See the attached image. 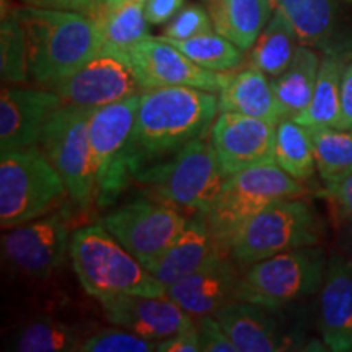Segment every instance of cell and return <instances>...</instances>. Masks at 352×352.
Masks as SVG:
<instances>
[{
    "instance_id": "cell-1",
    "label": "cell",
    "mask_w": 352,
    "mask_h": 352,
    "mask_svg": "<svg viewBox=\"0 0 352 352\" xmlns=\"http://www.w3.org/2000/svg\"><path fill=\"white\" fill-rule=\"evenodd\" d=\"M217 111L219 98L212 91L191 87L144 90L118 171L120 196L140 171L162 164L192 140L206 138Z\"/></svg>"
},
{
    "instance_id": "cell-2",
    "label": "cell",
    "mask_w": 352,
    "mask_h": 352,
    "mask_svg": "<svg viewBox=\"0 0 352 352\" xmlns=\"http://www.w3.org/2000/svg\"><path fill=\"white\" fill-rule=\"evenodd\" d=\"M28 44V69L47 87L83 67L101 51L95 20L82 12L26 6L15 8Z\"/></svg>"
},
{
    "instance_id": "cell-3",
    "label": "cell",
    "mask_w": 352,
    "mask_h": 352,
    "mask_svg": "<svg viewBox=\"0 0 352 352\" xmlns=\"http://www.w3.org/2000/svg\"><path fill=\"white\" fill-rule=\"evenodd\" d=\"M69 256L78 283L96 300L114 296H166L164 285L101 222L72 233Z\"/></svg>"
},
{
    "instance_id": "cell-4",
    "label": "cell",
    "mask_w": 352,
    "mask_h": 352,
    "mask_svg": "<svg viewBox=\"0 0 352 352\" xmlns=\"http://www.w3.org/2000/svg\"><path fill=\"white\" fill-rule=\"evenodd\" d=\"M69 197L39 147L0 152V226L13 228L54 212Z\"/></svg>"
},
{
    "instance_id": "cell-5",
    "label": "cell",
    "mask_w": 352,
    "mask_h": 352,
    "mask_svg": "<svg viewBox=\"0 0 352 352\" xmlns=\"http://www.w3.org/2000/svg\"><path fill=\"white\" fill-rule=\"evenodd\" d=\"M302 195H305V188L300 179L279 165H258L223 179L217 197L204 214L214 239L228 253L232 239L250 219L272 202Z\"/></svg>"
},
{
    "instance_id": "cell-6",
    "label": "cell",
    "mask_w": 352,
    "mask_h": 352,
    "mask_svg": "<svg viewBox=\"0 0 352 352\" xmlns=\"http://www.w3.org/2000/svg\"><path fill=\"white\" fill-rule=\"evenodd\" d=\"M323 230V220L308 202L298 197L280 199L236 232L228 245V254L245 270L279 253L318 245Z\"/></svg>"
},
{
    "instance_id": "cell-7",
    "label": "cell",
    "mask_w": 352,
    "mask_h": 352,
    "mask_svg": "<svg viewBox=\"0 0 352 352\" xmlns=\"http://www.w3.org/2000/svg\"><path fill=\"white\" fill-rule=\"evenodd\" d=\"M327 266V253L318 245L279 253L245 267L235 298L280 310L318 292Z\"/></svg>"
},
{
    "instance_id": "cell-8",
    "label": "cell",
    "mask_w": 352,
    "mask_h": 352,
    "mask_svg": "<svg viewBox=\"0 0 352 352\" xmlns=\"http://www.w3.org/2000/svg\"><path fill=\"white\" fill-rule=\"evenodd\" d=\"M135 182L151 188L158 199L208 212L222 188L223 176L212 140L199 138L162 164L140 171Z\"/></svg>"
},
{
    "instance_id": "cell-9",
    "label": "cell",
    "mask_w": 352,
    "mask_h": 352,
    "mask_svg": "<svg viewBox=\"0 0 352 352\" xmlns=\"http://www.w3.org/2000/svg\"><path fill=\"white\" fill-rule=\"evenodd\" d=\"M91 111V108L65 103L52 114L39 139V148L63 178L69 199L85 212L96 202L94 162L88 135Z\"/></svg>"
},
{
    "instance_id": "cell-10",
    "label": "cell",
    "mask_w": 352,
    "mask_h": 352,
    "mask_svg": "<svg viewBox=\"0 0 352 352\" xmlns=\"http://www.w3.org/2000/svg\"><path fill=\"white\" fill-rule=\"evenodd\" d=\"M178 206L168 201L138 199L104 215L101 223L140 263L165 252L186 227Z\"/></svg>"
},
{
    "instance_id": "cell-11",
    "label": "cell",
    "mask_w": 352,
    "mask_h": 352,
    "mask_svg": "<svg viewBox=\"0 0 352 352\" xmlns=\"http://www.w3.org/2000/svg\"><path fill=\"white\" fill-rule=\"evenodd\" d=\"M140 94L91 111L88 135L96 184V204L100 208H108L120 197L118 171L138 118Z\"/></svg>"
},
{
    "instance_id": "cell-12",
    "label": "cell",
    "mask_w": 352,
    "mask_h": 352,
    "mask_svg": "<svg viewBox=\"0 0 352 352\" xmlns=\"http://www.w3.org/2000/svg\"><path fill=\"white\" fill-rule=\"evenodd\" d=\"M140 90L165 87H191L220 94L230 74L214 72L192 63L178 47L162 36H147L124 54Z\"/></svg>"
},
{
    "instance_id": "cell-13",
    "label": "cell",
    "mask_w": 352,
    "mask_h": 352,
    "mask_svg": "<svg viewBox=\"0 0 352 352\" xmlns=\"http://www.w3.org/2000/svg\"><path fill=\"white\" fill-rule=\"evenodd\" d=\"M70 248V230L63 210L30 220L2 236L8 263L34 279H47L64 263Z\"/></svg>"
},
{
    "instance_id": "cell-14",
    "label": "cell",
    "mask_w": 352,
    "mask_h": 352,
    "mask_svg": "<svg viewBox=\"0 0 352 352\" xmlns=\"http://www.w3.org/2000/svg\"><path fill=\"white\" fill-rule=\"evenodd\" d=\"M46 88L59 95L64 103L91 109L107 107L142 91L124 57L104 50L72 76L60 78Z\"/></svg>"
},
{
    "instance_id": "cell-15",
    "label": "cell",
    "mask_w": 352,
    "mask_h": 352,
    "mask_svg": "<svg viewBox=\"0 0 352 352\" xmlns=\"http://www.w3.org/2000/svg\"><path fill=\"white\" fill-rule=\"evenodd\" d=\"M223 179L246 168L276 164V124L222 111L210 129Z\"/></svg>"
},
{
    "instance_id": "cell-16",
    "label": "cell",
    "mask_w": 352,
    "mask_h": 352,
    "mask_svg": "<svg viewBox=\"0 0 352 352\" xmlns=\"http://www.w3.org/2000/svg\"><path fill=\"white\" fill-rule=\"evenodd\" d=\"M64 100L54 91L3 87L0 95V151L39 147L44 126Z\"/></svg>"
},
{
    "instance_id": "cell-17",
    "label": "cell",
    "mask_w": 352,
    "mask_h": 352,
    "mask_svg": "<svg viewBox=\"0 0 352 352\" xmlns=\"http://www.w3.org/2000/svg\"><path fill=\"white\" fill-rule=\"evenodd\" d=\"M98 302L109 323L152 341L196 327V320L168 296H114Z\"/></svg>"
},
{
    "instance_id": "cell-18",
    "label": "cell",
    "mask_w": 352,
    "mask_h": 352,
    "mask_svg": "<svg viewBox=\"0 0 352 352\" xmlns=\"http://www.w3.org/2000/svg\"><path fill=\"white\" fill-rule=\"evenodd\" d=\"M220 254H228L214 239L204 212L188 219L186 227L164 253L142 263L151 274L168 289Z\"/></svg>"
},
{
    "instance_id": "cell-19",
    "label": "cell",
    "mask_w": 352,
    "mask_h": 352,
    "mask_svg": "<svg viewBox=\"0 0 352 352\" xmlns=\"http://www.w3.org/2000/svg\"><path fill=\"white\" fill-rule=\"evenodd\" d=\"M320 333L334 352H352V259L344 254L328 258L320 287Z\"/></svg>"
},
{
    "instance_id": "cell-20",
    "label": "cell",
    "mask_w": 352,
    "mask_h": 352,
    "mask_svg": "<svg viewBox=\"0 0 352 352\" xmlns=\"http://www.w3.org/2000/svg\"><path fill=\"white\" fill-rule=\"evenodd\" d=\"M240 276L227 254H220L201 270L170 285L166 296L197 320L214 315L220 307L235 298Z\"/></svg>"
},
{
    "instance_id": "cell-21",
    "label": "cell",
    "mask_w": 352,
    "mask_h": 352,
    "mask_svg": "<svg viewBox=\"0 0 352 352\" xmlns=\"http://www.w3.org/2000/svg\"><path fill=\"white\" fill-rule=\"evenodd\" d=\"M276 311L279 310L233 298L214 316L239 352L287 351L290 341L280 329Z\"/></svg>"
},
{
    "instance_id": "cell-22",
    "label": "cell",
    "mask_w": 352,
    "mask_h": 352,
    "mask_svg": "<svg viewBox=\"0 0 352 352\" xmlns=\"http://www.w3.org/2000/svg\"><path fill=\"white\" fill-rule=\"evenodd\" d=\"M217 98L220 113L245 114L272 124L284 120L271 80H267L266 74L254 65L230 76Z\"/></svg>"
},
{
    "instance_id": "cell-23",
    "label": "cell",
    "mask_w": 352,
    "mask_h": 352,
    "mask_svg": "<svg viewBox=\"0 0 352 352\" xmlns=\"http://www.w3.org/2000/svg\"><path fill=\"white\" fill-rule=\"evenodd\" d=\"M214 30L243 51L252 50L276 8L271 0H206Z\"/></svg>"
},
{
    "instance_id": "cell-24",
    "label": "cell",
    "mask_w": 352,
    "mask_h": 352,
    "mask_svg": "<svg viewBox=\"0 0 352 352\" xmlns=\"http://www.w3.org/2000/svg\"><path fill=\"white\" fill-rule=\"evenodd\" d=\"M90 16L98 28L101 50L122 57L132 46L151 36V23L145 19L144 2L124 0L116 6H98Z\"/></svg>"
},
{
    "instance_id": "cell-25",
    "label": "cell",
    "mask_w": 352,
    "mask_h": 352,
    "mask_svg": "<svg viewBox=\"0 0 352 352\" xmlns=\"http://www.w3.org/2000/svg\"><path fill=\"white\" fill-rule=\"evenodd\" d=\"M321 60L310 46L300 44L296 56L280 76L272 77V88L284 118H297L314 96Z\"/></svg>"
},
{
    "instance_id": "cell-26",
    "label": "cell",
    "mask_w": 352,
    "mask_h": 352,
    "mask_svg": "<svg viewBox=\"0 0 352 352\" xmlns=\"http://www.w3.org/2000/svg\"><path fill=\"white\" fill-rule=\"evenodd\" d=\"M344 67V60L340 56H324L320 63L318 78L310 104L292 120L305 127H336L341 116V80Z\"/></svg>"
},
{
    "instance_id": "cell-27",
    "label": "cell",
    "mask_w": 352,
    "mask_h": 352,
    "mask_svg": "<svg viewBox=\"0 0 352 352\" xmlns=\"http://www.w3.org/2000/svg\"><path fill=\"white\" fill-rule=\"evenodd\" d=\"M297 33L279 8L259 33L256 43L253 44L250 63L263 70L266 76L277 77L289 67L297 52Z\"/></svg>"
},
{
    "instance_id": "cell-28",
    "label": "cell",
    "mask_w": 352,
    "mask_h": 352,
    "mask_svg": "<svg viewBox=\"0 0 352 352\" xmlns=\"http://www.w3.org/2000/svg\"><path fill=\"white\" fill-rule=\"evenodd\" d=\"M276 164L300 182L316 170L310 131L292 118H284L276 124Z\"/></svg>"
},
{
    "instance_id": "cell-29",
    "label": "cell",
    "mask_w": 352,
    "mask_h": 352,
    "mask_svg": "<svg viewBox=\"0 0 352 352\" xmlns=\"http://www.w3.org/2000/svg\"><path fill=\"white\" fill-rule=\"evenodd\" d=\"M85 340L72 324L54 318H36L19 329L12 341L13 351L20 352H76Z\"/></svg>"
},
{
    "instance_id": "cell-30",
    "label": "cell",
    "mask_w": 352,
    "mask_h": 352,
    "mask_svg": "<svg viewBox=\"0 0 352 352\" xmlns=\"http://www.w3.org/2000/svg\"><path fill=\"white\" fill-rule=\"evenodd\" d=\"M276 8L292 23L300 44H323L331 36L336 20L334 0H280Z\"/></svg>"
},
{
    "instance_id": "cell-31",
    "label": "cell",
    "mask_w": 352,
    "mask_h": 352,
    "mask_svg": "<svg viewBox=\"0 0 352 352\" xmlns=\"http://www.w3.org/2000/svg\"><path fill=\"white\" fill-rule=\"evenodd\" d=\"M314 139L316 170L324 183H334L352 173V134L331 126L308 127Z\"/></svg>"
},
{
    "instance_id": "cell-32",
    "label": "cell",
    "mask_w": 352,
    "mask_h": 352,
    "mask_svg": "<svg viewBox=\"0 0 352 352\" xmlns=\"http://www.w3.org/2000/svg\"><path fill=\"white\" fill-rule=\"evenodd\" d=\"M162 38L178 47L192 63L214 72H232L243 63V50L215 30L189 39H170L164 34Z\"/></svg>"
},
{
    "instance_id": "cell-33",
    "label": "cell",
    "mask_w": 352,
    "mask_h": 352,
    "mask_svg": "<svg viewBox=\"0 0 352 352\" xmlns=\"http://www.w3.org/2000/svg\"><path fill=\"white\" fill-rule=\"evenodd\" d=\"M0 77L6 85L25 83L30 77L26 34L15 10L3 13L0 23Z\"/></svg>"
},
{
    "instance_id": "cell-34",
    "label": "cell",
    "mask_w": 352,
    "mask_h": 352,
    "mask_svg": "<svg viewBox=\"0 0 352 352\" xmlns=\"http://www.w3.org/2000/svg\"><path fill=\"white\" fill-rule=\"evenodd\" d=\"M80 352H152L157 351V341L147 340L129 329L103 328L85 336Z\"/></svg>"
},
{
    "instance_id": "cell-35",
    "label": "cell",
    "mask_w": 352,
    "mask_h": 352,
    "mask_svg": "<svg viewBox=\"0 0 352 352\" xmlns=\"http://www.w3.org/2000/svg\"><path fill=\"white\" fill-rule=\"evenodd\" d=\"M209 32H214V23L208 7L189 3L166 23L164 36L170 39H189Z\"/></svg>"
},
{
    "instance_id": "cell-36",
    "label": "cell",
    "mask_w": 352,
    "mask_h": 352,
    "mask_svg": "<svg viewBox=\"0 0 352 352\" xmlns=\"http://www.w3.org/2000/svg\"><path fill=\"white\" fill-rule=\"evenodd\" d=\"M202 352H239L214 315H206L196 320Z\"/></svg>"
},
{
    "instance_id": "cell-37",
    "label": "cell",
    "mask_w": 352,
    "mask_h": 352,
    "mask_svg": "<svg viewBox=\"0 0 352 352\" xmlns=\"http://www.w3.org/2000/svg\"><path fill=\"white\" fill-rule=\"evenodd\" d=\"M158 352H201V341L197 327L182 329L165 340L157 341Z\"/></svg>"
},
{
    "instance_id": "cell-38",
    "label": "cell",
    "mask_w": 352,
    "mask_h": 352,
    "mask_svg": "<svg viewBox=\"0 0 352 352\" xmlns=\"http://www.w3.org/2000/svg\"><path fill=\"white\" fill-rule=\"evenodd\" d=\"M184 7V0H145V19L151 25H166Z\"/></svg>"
},
{
    "instance_id": "cell-39",
    "label": "cell",
    "mask_w": 352,
    "mask_h": 352,
    "mask_svg": "<svg viewBox=\"0 0 352 352\" xmlns=\"http://www.w3.org/2000/svg\"><path fill=\"white\" fill-rule=\"evenodd\" d=\"M327 192L338 206L342 217L352 222V173L340 182L327 183Z\"/></svg>"
},
{
    "instance_id": "cell-40",
    "label": "cell",
    "mask_w": 352,
    "mask_h": 352,
    "mask_svg": "<svg viewBox=\"0 0 352 352\" xmlns=\"http://www.w3.org/2000/svg\"><path fill=\"white\" fill-rule=\"evenodd\" d=\"M26 6L39 8H54V10L82 12L91 15L100 6L101 0H21Z\"/></svg>"
},
{
    "instance_id": "cell-41",
    "label": "cell",
    "mask_w": 352,
    "mask_h": 352,
    "mask_svg": "<svg viewBox=\"0 0 352 352\" xmlns=\"http://www.w3.org/2000/svg\"><path fill=\"white\" fill-rule=\"evenodd\" d=\"M338 129L349 131L352 127V63L346 64L341 80V116Z\"/></svg>"
},
{
    "instance_id": "cell-42",
    "label": "cell",
    "mask_w": 352,
    "mask_h": 352,
    "mask_svg": "<svg viewBox=\"0 0 352 352\" xmlns=\"http://www.w3.org/2000/svg\"><path fill=\"white\" fill-rule=\"evenodd\" d=\"M336 245L344 256L352 259V222L351 220H346V222L341 223L340 228H338Z\"/></svg>"
},
{
    "instance_id": "cell-43",
    "label": "cell",
    "mask_w": 352,
    "mask_h": 352,
    "mask_svg": "<svg viewBox=\"0 0 352 352\" xmlns=\"http://www.w3.org/2000/svg\"><path fill=\"white\" fill-rule=\"evenodd\" d=\"M121 2H124V0H101L100 2V6H116V3H121Z\"/></svg>"
},
{
    "instance_id": "cell-44",
    "label": "cell",
    "mask_w": 352,
    "mask_h": 352,
    "mask_svg": "<svg viewBox=\"0 0 352 352\" xmlns=\"http://www.w3.org/2000/svg\"><path fill=\"white\" fill-rule=\"evenodd\" d=\"M279 2H280V0H271V3H272V7H277V6H279Z\"/></svg>"
},
{
    "instance_id": "cell-45",
    "label": "cell",
    "mask_w": 352,
    "mask_h": 352,
    "mask_svg": "<svg viewBox=\"0 0 352 352\" xmlns=\"http://www.w3.org/2000/svg\"><path fill=\"white\" fill-rule=\"evenodd\" d=\"M135 2H145V0H135Z\"/></svg>"
},
{
    "instance_id": "cell-46",
    "label": "cell",
    "mask_w": 352,
    "mask_h": 352,
    "mask_svg": "<svg viewBox=\"0 0 352 352\" xmlns=\"http://www.w3.org/2000/svg\"><path fill=\"white\" fill-rule=\"evenodd\" d=\"M349 131H351V134H352V127H351V129H349Z\"/></svg>"
}]
</instances>
